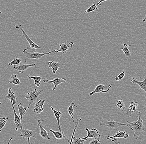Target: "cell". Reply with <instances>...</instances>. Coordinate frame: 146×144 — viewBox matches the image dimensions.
<instances>
[{
	"instance_id": "cell-31",
	"label": "cell",
	"mask_w": 146,
	"mask_h": 144,
	"mask_svg": "<svg viewBox=\"0 0 146 144\" xmlns=\"http://www.w3.org/2000/svg\"><path fill=\"white\" fill-rule=\"evenodd\" d=\"M21 62L22 60L20 58H14L11 62L8 64V65L9 66L18 65L21 63Z\"/></svg>"
},
{
	"instance_id": "cell-17",
	"label": "cell",
	"mask_w": 146,
	"mask_h": 144,
	"mask_svg": "<svg viewBox=\"0 0 146 144\" xmlns=\"http://www.w3.org/2000/svg\"><path fill=\"white\" fill-rule=\"evenodd\" d=\"M131 81L132 83L137 84L146 93V78L143 81L139 82L135 77H133L131 78Z\"/></svg>"
},
{
	"instance_id": "cell-27",
	"label": "cell",
	"mask_w": 146,
	"mask_h": 144,
	"mask_svg": "<svg viewBox=\"0 0 146 144\" xmlns=\"http://www.w3.org/2000/svg\"><path fill=\"white\" fill-rule=\"evenodd\" d=\"M8 121H9V117H0V132H1L3 129Z\"/></svg>"
},
{
	"instance_id": "cell-26",
	"label": "cell",
	"mask_w": 146,
	"mask_h": 144,
	"mask_svg": "<svg viewBox=\"0 0 146 144\" xmlns=\"http://www.w3.org/2000/svg\"><path fill=\"white\" fill-rule=\"evenodd\" d=\"M27 78L29 79H33L35 81V84L36 87H38L40 86V82L42 80V78L40 76H28Z\"/></svg>"
},
{
	"instance_id": "cell-16",
	"label": "cell",
	"mask_w": 146,
	"mask_h": 144,
	"mask_svg": "<svg viewBox=\"0 0 146 144\" xmlns=\"http://www.w3.org/2000/svg\"><path fill=\"white\" fill-rule=\"evenodd\" d=\"M13 89L12 88H9V93L8 95L5 96V98L10 100L11 104H13L14 105L16 104L17 103V99L15 94L12 92Z\"/></svg>"
},
{
	"instance_id": "cell-29",
	"label": "cell",
	"mask_w": 146,
	"mask_h": 144,
	"mask_svg": "<svg viewBox=\"0 0 146 144\" xmlns=\"http://www.w3.org/2000/svg\"><path fill=\"white\" fill-rule=\"evenodd\" d=\"M98 10V8L97 6L96 5V4H94L92 5L90 7H88L86 10L84 11L86 13H94L95 11Z\"/></svg>"
},
{
	"instance_id": "cell-5",
	"label": "cell",
	"mask_w": 146,
	"mask_h": 144,
	"mask_svg": "<svg viewBox=\"0 0 146 144\" xmlns=\"http://www.w3.org/2000/svg\"><path fill=\"white\" fill-rule=\"evenodd\" d=\"M100 125L105 126L108 128L111 129H116L121 126H126L127 127H129L131 125L129 124H126L123 123H119L112 120V121H104L100 122Z\"/></svg>"
},
{
	"instance_id": "cell-12",
	"label": "cell",
	"mask_w": 146,
	"mask_h": 144,
	"mask_svg": "<svg viewBox=\"0 0 146 144\" xmlns=\"http://www.w3.org/2000/svg\"><path fill=\"white\" fill-rule=\"evenodd\" d=\"M12 106L14 112V122L15 125V130L16 131H18L19 129H23V126L21 122V119L20 116H18V115L16 113V111L15 109L14 105L11 104Z\"/></svg>"
},
{
	"instance_id": "cell-2",
	"label": "cell",
	"mask_w": 146,
	"mask_h": 144,
	"mask_svg": "<svg viewBox=\"0 0 146 144\" xmlns=\"http://www.w3.org/2000/svg\"><path fill=\"white\" fill-rule=\"evenodd\" d=\"M43 92V90L38 91L37 89H35L27 93V94L25 96V98L27 99L29 102L27 109H29L32 104L36 102V100L38 99V97Z\"/></svg>"
},
{
	"instance_id": "cell-22",
	"label": "cell",
	"mask_w": 146,
	"mask_h": 144,
	"mask_svg": "<svg viewBox=\"0 0 146 144\" xmlns=\"http://www.w3.org/2000/svg\"><path fill=\"white\" fill-rule=\"evenodd\" d=\"M74 106H75L76 108H78L75 105L74 102H72L71 104L68 106V109H67V111H68V114H69L70 116L72 117V120L74 124L75 123L74 121Z\"/></svg>"
},
{
	"instance_id": "cell-39",
	"label": "cell",
	"mask_w": 146,
	"mask_h": 144,
	"mask_svg": "<svg viewBox=\"0 0 146 144\" xmlns=\"http://www.w3.org/2000/svg\"><path fill=\"white\" fill-rule=\"evenodd\" d=\"M2 14V12L1 11H0V15H1Z\"/></svg>"
},
{
	"instance_id": "cell-10",
	"label": "cell",
	"mask_w": 146,
	"mask_h": 144,
	"mask_svg": "<svg viewBox=\"0 0 146 144\" xmlns=\"http://www.w3.org/2000/svg\"><path fill=\"white\" fill-rule=\"evenodd\" d=\"M86 131L87 132V135L85 137L81 138L82 139H86L88 138H94L95 139H98L100 137V135L98 130L95 128H93L89 130L88 128H85Z\"/></svg>"
},
{
	"instance_id": "cell-14",
	"label": "cell",
	"mask_w": 146,
	"mask_h": 144,
	"mask_svg": "<svg viewBox=\"0 0 146 144\" xmlns=\"http://www.w3.org/2000/svg\"><path fill=\"white\" fill-rule=\"evenodd\" d=\"M138 102H132L130 103V105L126 111L127 116L131 117L134 113H136L138 109Z\"/></svg>"
},
{
	"instance_id": "cell-9",
	"label": "cell",
	"mask_w": 146,
	"mask_h": 144,
	"mask_svg": "<svg viewBox=\"0 0 146 144\" xmlns=\"http://www.w3.org/2000/svg\"><path fill=\"white\" fill-rule=\"evenodd\" d=\"M25 64H20L18 65H14L13 69L14 70H17L20 73H23L24 71L27 70L28 68L31 67H36V64L33 63L31 64H26V60H25Z\"/></svg>"
},
{
	"instance_id": "cell-13",
	"label": "cell",
	"mask_w": 146,
	"mask_h": 144,
	"mask_svg": "<svg viewBox=\"0 0 146 144\" xmlns=\"http://www.w3.org/2000/svg\"><path fill=\"white\" fill-rule=\"evenodd\" d=\"M66 79H65V78H62V79H60L59 78H55L54 79L52 80H48V79H42V81L44 83L50 82L53 84L54 85V87L52 88L53 91L55 90L56 89V87H57L58 85H60V84L66 82Z\"/></svg>"
},
{
	"instance_id": "cell-8",
	"label": "cell",
	"mask_w": 146,
	"mask_h": 144,
	"mask_svg": "<svg viewBox=\"0 0 146 144\" xmlns=\"http://www.w3.org/2000/svg\"><path fill=\"white\" fill-rule=\"evenodd\" d=\"M60 48L58 50H54V52L58 53L59 52L62 53L64 54H65L66 52L70 47H72L74 45V42L72 41L70 42H65L59 44Z\"/></svg>"
},
{
	"instance_id": "cell-32",
	"label": "cell",
	"mask_w": 146,
	"mask_h": 144,
	"mask_svg": "<svg viewBox=\"0 0 146 144\" xmlns=\"http://www.w3.org/2000/svg\"><path fill=\"white\" fill-rule=\"evenodd\" d=\"M45 102V100H39V101H38V102L35 104L34 106V107H38L42 109V108H43V106L44 105Z\"/></svg>"
},
{
	"instance_id": "cell-33",
	"label": "cell",
	"mask_w": 146,
	"mask_h": 144,
	"mask_svg": "<svg viewBox=\"0 0 146 144\" xmlns=\"http://www.w3.org/2000/svg\"><path fill=\"white\" fill-rule=\"evenodd\" d=\"M125 75V70H123V72L117 76V77L115 78V80L116 81H120L122 80Z\"/></svg>"
},
{
	"instance_id": "cell-15",
	"label": "cell",
	"mask_w": 146,
	"mask_h": 144,
	"mask_svg": "<svg viewBox=\"0 0 146 144\" xmlns=\"http://www.w3.org/2000/svg\"><path fill=\"white\" fill-rule=\"evenodd\" d=\"M128 133L126 131H117L116 133L113 136L110 137L108 136H107V139H109L111 138H124V139H127L129 137Z\"/></svg>"
},
{
	"instance_id": "cell-37",
	"label": "cell",
	"mask_w": 146,
	"mask_h": 144,
	"mask_svg": "<svg viewBox=\"0 0 146 144\" xmlns=\"http://www.w3.org/2000/svg\"><path fill=\"white\" fill-rule=\"evenodd\" d=\"M108 1V0H100L97 3V5H101V3L102 2H104L106 1Z\"/></svg>"
},
{
	"instance_id": "cell-30",
	"label": "cell",
	"mask_w": 146,
	"mask_h": 144,
	"mask_svg": "<svg viewBox=\"0 0 146 144\" xmlns=\"http://www.w3.org/2000/svg\"><path fill=\"white\" fill-rule=\"evenodd\" d=\"M81 120H82V119H81V117H78L77 118V120H76V123H75L74 124V131H73L72 135V138H71V141H70V143H69L70 144H72V142L73 138V137H74L75 133L76 130V128L77 127L78 125V124H79V122H80V121H81Z\"/></svg>"
},
{
	"instance_id": "cell-7",
	"label": "cell",
	"mask_w": 146,
	"mask_h": 144,
	"mask_svg": "<svg viewBox=\"0 0 146 144\" xmlns=\"http://www.w3.org/2000/svg\"><path fill=\"white\" fill-rule=\"evenodd\" d=\"M113 83H112L111 84L108 85H104L101 84L98 85L96 86V88L94 90L89 93L88 95L92 96L95 94L96 93H107L109 92L110 89L112 87L113 85Z\"/></svg>"
},
{
	"instance_id": "cell-40",
	"label": "cell",
	"mask_w": 146,
	"mask_h": 144,
	"mask_svg": "<svg viewBox=\"0 0 146 144\" xmlns=\"http://www.w3.org/2000/svg\"><path fill=\"white\" fill-rule=\"evenodd\" d=\"M2 104V103L1 102H0V104Z\"/></svg>"
},
{
	"instance_id": "cell-1",
	"label": "cell",
	"mask_w": 146,
	"mask_h": 144,
	"mask_svg": "<svg viewBox=\"0 0 146 144\" xmlns=\"http://www.w3.org/2000/svg\"><path fill=\"white\" fill-rule=\"evenodd\" d=\"M142 114V113L141 112L138 111V119L137 121H135L133 122H129V121H127L128 124L132 126L131 130L135 131L133 137L136 139L138 138L141 132L145 131V127L143 123V120H141V119Z\"/></svg>"
},
{
	"instance_id": "cell-21",
	"label": "cell",
	"mask_w": 146,
	"mask_h": 144,
	"mask_svg": "<svg viewBox=\"0 0 146 144\" xmlns=\"http://www.w3.org/2000/svg\"><path fill=\"white\" fill-rule=\"evenodd\" d=\"M18 111L20 115L21 119H22L23 116L26 114L27 108H25L23 106V103H20L18 105Z\"/></svg>"
},
{
	"instance_id": "cell-34",
	"label": "cell",
	"mask_w": 146,
	"mask_h": 144,
	"mask_svg": "<svg viewBox=\"0 0 146 144\" xmlns=\"http://www.w3.org/2000/svg\"><path fill=\"white\" fill-rule=\"evenodd\" d=\"M44 110V108L42 109V108H40L38 107H34V108L33 110V112L35 113L40 114Z\"/></svg>"
},
{
	"instance_id": "cell-35",
	"label": "cell",
	"mask_w": 146,
	"mask_h": 144,
	"mask_svg": "<svg viewBox=\"0 0 146 144\" xmlns=\"http://www.w3.org/2000/svg\"><path fill=\"white\" fill-rule=\"evenodd\" d=\"M101 142L100 139H94L89 142V143L90 144H100Z\"/></svg>"
},
{
	"instance_id": "cell-38",
	"label": "cell",
	"mask_w": 146,
	"mask_h": 144,
	"mask_svg": "<svg viewBox=\"0 0 146 144\" xmlns=\"http://www.w3.org/2000/svg\"><path fill=\"white\" fill-rule=\"evenodd\" d=\"M146 21V14L145 16V18H144L143 20V22H145Z\"/></svg>"
},
{
	"instance_id": "cell-28",
	"label": "cell",
	"mask_w": 146,
	"mask_h": 144,
	"mask_svg": "<svg viewBox=\"0 0 146 144\" xmlns=\"http://www.w3.org/2000/svg\"><path fill=\"white\" fill-rule=\"evenodd\" d=\"M88 140V138L86 139H82L81 138H76L75 137H74L72 144H83L84 143L85 141Z\"/></svg>"
},
{
	"instance_id": "cell-36",
	"label": "cell",
	"mask_w": 146,
	"mask_h": 144,
	"mask_svg": "<svg viewBox=\"0 0 146 144\" xmlns=\"http://www.w3.org/2000/svg\"><path fill=\"white\" fill-rule=\"evenodd\" d=\"M109 140H111L112 142H113L115 144H120V142L119 141L118 138H111V139H110Z\"/></svg>"
},
{
	"instance_id": "cell-4",
	"label": "cell",
	"mask_w": 146,
	"mask_h": 144,
	"mask_svg": "<svg viewBox=\"0 0 146 144\" xmlns=\"http://www.w3.org/2000/svg\"><path fill=\"white\" fill-rule=\"evenodd\" d=\"M15 28L18 29V30H20L21 31L22 33L23 36L26 39L27 41L28 42L29 44V46L31 48L33 52H35V50L37 49H42L40 46H38V45L36 44V43L34 42L33 40H31V38L29 37L28 35L26 33L25 31L23 29L21 25H15Z\"/></svg>"
},
{
	"instance_id": "cell-24",
	"label": "cell",
	"mask_w": 146,
	"mask_h": 144,
	"mask_svg": "<svg viewBox=\"0 0 146 144\" xmlns=\"http://www.w3.org/2000/svg\"><path fill=\"white\" fill-rule=\"evenodd\" d=\"M124 47L121 48V50L123 51V52L125 54V56L127 58H128L130 57L131 55V52L129 50L128 47L131 46V45H128L126 43L123 44Z\"/></svg>"
},
{
	"instance_id": "cell-11",
	"label": "cell",
	"mask_w": 146,
	"mask_h": 144,
	"mask_svg": "<svg viewBox=\"0 0 146 144\" xmlns=\"http://www.w3.org/2000/svg\"><path fill=\"white\" fill-rule=\"evenodd\" d=\"M44 120H38V126L40 127V134L41 137H42L43 139L49 140L50 139V134L47 132L46 130L44 129V127L42 125V121H45Z\"/></svg>"
},
{
	"instance_id": "cell-18",
	"label": "cell",
	"mask_w": 146,
	"mask_h": 144,
	"mask_svg": "<svg viewBox=\"0 0 146 144\" xmlns=\"http://www.w3.org/2000/svg\"><path fill=\"white\" fill-rule=\"evenodd\" d=\"M48 65L49 68H52V71L53 73L54 74H56L60 67V64L58 62H55L54 60L48 62Z\"/></svg>"
},
{
	"instance_id": "cell-3",
	"label": "cell",
	"mask_w": 146,
	"mask_h": 144,
	"mask_svg": "<svg viewBox=\"0 0 146 144\" xmlns=\"http://www.w3.org/2000/svg\"><path fill=\"white\" fill-rule=\"evenodd\" d=\"M29 47H30V46H28L27 48H25L23 51V54L28 59H35V60H40L44 55L49 54L52 53L54 52V51L45 52L44 53L35 52H33V53L28 52H27V50L29 49Z\"/></svg>"
},
{
	"instance_id": "cell-19",
	"label": "cell",
	"mask_w": 146,
	"mask_h": 144,
	"mask_svg": "<svg viewBox=\"0 0 146 144\" xmlns=\"http://www.w3.org/2000/svg\"><path fill=\"white\" fill-rule=\"evenodd\" d=\"M50 108L52 109V111L53 112L54 115L55 117H56V120H57V123H58V129H59L60 132H62V129H61V126H60V122H59L60 117H61L62 115V112L59 111H56L52 106H50Z\"/></svg>"
},
{
	"instance_id": "cell-25",
	"label": "cell",
	"mask_w": 146,
	"mask_h": 144,
	"mask_svg": "<svg viewBox=\"0 0 146 144\" xmlns=\"http://www.w3.org/2000/svg\"><path fill=\"white\" fill-rule=\"evenodd\" d=\"M116 105L117 106V110L119 111H124L125 109V102L122 99H120V100H119L117 101L116 102Z\"/></svg>"
},
{
	"instance_id": "cell-6",
	"label": "cell",
	"mask_w": 146,
	"mask_h": 144,
	"mask_svg": "<svg viewBox=\"0 0 146 144\" xmlns=\"http://www.w3.org/2000/svg\"><path fill=\"white\" fill-rule=\"evenodd\" d=\"M36 132L34 130H29L27 129L23 128L21 129L20 133V136L23 138H26L28 141V143L30 144V139L31 137L36 139Z\"/></svg>"
},
{
	"instance_id": "cell-23",
	"label": "cell",
	"mask_w": 146,
	"mask_h": 144,
	"mask_svg": "<svg viewBox=\"0 0 146 144\" xmlns=\"http://www.w3.org/2000/svg\"><path fill=\"white\" fill-rule=\"evenodd\" d=\"M11 78V80H9V83L10 84H13L16 85H20L21 84V82L20 79H18L16 75L13 74L10 76Z\"/></svg>"
},
{
	"instance_id": "cell-20",
	"label": "cell",
	"mask_w": 146,
	"mask_h": 144,
	"mask_svg": "<svg viewBox=\"0 0 146 144\" xmlns=\"http://www.w3.org/2000/svg\"><path fill=\"white\" fill-rule=\"evenodd\" d=\"M50 131L53 134L54 139H65L67 140L68 142H69V139L67 138L66 136L64 135L63 132H61L60 131V132H56V131L52 130H50Z\"/></svg>"
}]
</instances>
